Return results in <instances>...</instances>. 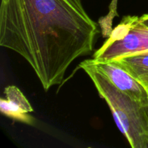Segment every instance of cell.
Listing matches in <instances>:
<instances>
[{"label":"cell","instance_id":"cell-1","mask_svg":"<svg viewBox=\"0 0 148 148\" xmlns=\"http://www.w3.org/2000/svg\"><path fill=\"white\" fill-rule=\"evenodd\" d=\"M99 33L82 0H1L0 46L24 58L46 91L92 53Z\"/></svg>","mask_w":148,"mask_h":148},{"label":"cell","instance_id":"cell-4","mask_svg":"<svg viewBox=\"0 0 148 148\" xmlns=\"http://www.w3.org/2000/svg\"><path fill=\"white\" fill-rule=\"evenodd\" d=\"M92 61L95 67L105 75L119 90L137 102L148 105V96L145 90L125 69L114 62H95L92 59Z\"/></svg>","mask_w":148,"mask_h":148},{"label":"cell","instance_id":"cell-5","mask_svg":"<svg viewBox=\"0 0 148 148\" xmlns=\"http://www.w3.org/2000/svg\"><path fill=\"white\" fill-rule=\"evenodd\" d=\"M128 72L145 90L148 96V52L112 61Z\"/></svg>","mask_w":148,"mask_h":148},{"label":"cell","instance_id":"cell-7","mask_svg":"<svg viewBox=\"0 0 148 148\" xmlns=\"http://www.w3.org/2000/svg\"><path fill=\"white\" fill-rule=\"evenodd\" d=\"M0 110L4 115L14 120L27 124H33L34 123V118L33 116L14 107L7 101V99H0Z\"/></svg>","mask_w":148,"mask_h":148},{"label":"cell","instance_id":"cell-6","mask_svg":"<svg viewBox=\"0 0 148 148\" xmlns=\"http://www.w3.org/2000/svg\"><path fill=\"white\" fill-rule=\"evenodd\" d=\"M4 94L10 103L16 108H19L24 113L32 112L33 111L29 101L22 93L18 88L14 85H9L4 89Z\"/></svg>","mask_w":148,"mask_h":148},{"label":"cell","instance_id":"cell-2","mask_svg":"<svg viewBox=\"0 0 148 148\" xmlns=\"http://www.w3.org/2000/svg\"><path fill=\"white\" fill-rule=\"evenodd\" d=\"M79 66L90 77L100 96L111 109L117 127L132 148H148V105L133 100L118 89L92 62L87 59Z\"/></svg>","mask_w":148,"mask_h":148},{"label":"cell","instance_id":"cell-3","mask_svg":"<svg viewBox=\"0 0 148 148\" xmlns=\"http://www.w3.org/2000/svg\"><path fill=\"white\" fill-rule=\"evenodd\" d=\"M145 52H148V27L138 16L126 15L93 53L92 59L95 62H112Z\"/></svg>","mask_w":148,"mask_h":148},{"label":"cell","instance_id":"cell-8","mask_svg":"<svg viewBox=\"0 0 148 148\" xmlns=\"http://www.w3.org/2000/svg\"><path fill=\"white\" fill-rule=\"evenodd\" d=\"M140 20L143 24L148 27V14H143L141 17H140Z\"/></svg>","mask_w":148,"mask_h":148}]
</instances>
